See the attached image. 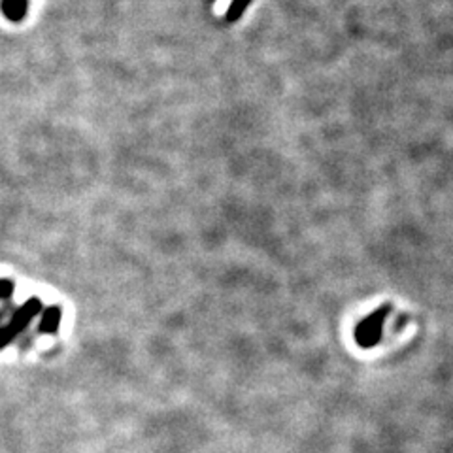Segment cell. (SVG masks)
Wrapping results in <instances>:
<instances>
[{"mask_svg": "<svg viewBox=\"0 0 453 453\" xmlns=\"http://www.w3.org/2000/svg\"><path fill=\"white\" fill-rule=\"evenodd\" d=\"M389 312H391V306L385 304V306L378 308L370 316H367V318L363 319L355 329L357 344L361 345V348H365V350L374 348V345L382 340L383 325H385V319H387Z\"/></svg>", "mask_w": 453, "mask_h": 453, "instance_id": "1", "label": "cell"}, {"mask_svg": "<svg viewBox=\"0 0 453 453\" xmlns=\"http://www.w3.org/2000/svg\"><path fill=\"white\" fill-rule=\"evenodd\" d=\"M38 310H40V301H38V298H33V301L25 302V304L17 310V313H14V318H11L10 323L6 325L4 329H0V350H2V348H4V345L8 344L14 336L19 335V333H21L28 323H31V319L36 316Z\"/></svg>", "mask_w": 453, "mask_h": 453, "instance_id": "2", "label": "cell"}, {"mask_svg": "<svg viewBox=\"0 0 453 453\" xmlns=\"http://www.w3.org/2000/svg\"><path fill=\"white\" fill-rule=\"evenodd\" d=\"M0 8H2V14L8 21L19 23L27 16L28 0H2Z\"/></svg>", "mask_w": 453, "mask_h": 453, "instance_id": "3", "label": "cell"}, {"mask_svg": "<svg viewBox=\"0 0 453 453\" xmlns=\"http://www.w3.org/2000/svg\"><path fill=\"white\" fill-rule=\"evenodd\" d=\"M59 323H61V308L59 306H51L46 310L43 313V321L40 325V330L42 333H55V330L59 329Z\"/></svg>", "mask_w": 453, "mask_h": 453, "instance_id": "4", "label": "cell"}, {"mask_svg": "<svg viewBox=\"0 0 453 453\" xmlns=\"http://www.w3.org/2000/svg\"><path fill=\"white\" fill-rule=\"evenodd\" d=\"M251 2H254V0H232L225 11V21L236 23L238 19L246 14V10H248Z\"/></svg>", "mask_w": 453, "mask_h": 453, "instance_id": "5", "label": "cell"}, {"mask_svg": "<svg viewBox=\"0 0 453 453\" xmlns=\"http://www.w3.org/2000/svg\"><path fill=\"white\" fill-rule=\"evenodd\" d=\"M14 293V283L8 280H0V298H8Z\"/></svg>", "mask_w": 453, "mask_h": 453, "instance_id": "6", "label": "cell"}]
</instances>
